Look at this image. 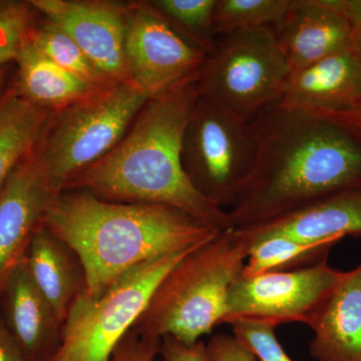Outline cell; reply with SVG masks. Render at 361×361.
Wrapping results in <instances>:
<instances>
[{
    "instance_id": "1",
    "label": "cell",
    "mask_w": 361,
    "mask_h": 361,
    "mask_svg": "<svg viewBox=\"0 0 361 361\" xmlns=\"http://www.w3.org/2000/svg\"><path fill=\"white\" fill-rule=\"evenodd\" d=\"M251 125L257 158L227 210L232 229L262 224L330 195L361 189V142L337 123L275 104Z\"/></svg>"
},
{
    "instance_id": "2",
    "label": "cell",
    "mask_w": 361,
    "mask_h": 361,
    "mask_svg": "<svg viewBox=\"0 0 361 361\" xmlns=\"http://www.w3.org/2000/svg\"><path fill=\"white\" fill-rule=\"evenodd\" d=\"M196 80L197 75L149 99L123 139L68 180L61 192L172 207L218 231L231 230L227 211L195 188L183 166V139L199 97Z\"/></svg>"
},
{
    "instance_id": "3",
    "label": "cell",
    "mask_w": 361,
    "mask_h": 361,
    "mask_svg": "<svg viewBox=\"0 0 361 361\" xmlns=\"http://www.w3.org/2000/svg\"><path fill=\"white\" fill-rule=\"evenodd\" d=\"M42 225L80 259L92 297L142 263L199 248L221 233L172 207L116 203L85 191L56 195Z\"/></svg>"
},
{
    "instance_id": "4",
    "label": "cell",
    "mask_w": 361,
    "mask_h": 361,
    "mask_svg": "<svg viewBox=\"0 0 361 361\" xmlns=\"http://www.w3.org/2000/svg\"><path fill=\"white\" fill-rule=\"evenodd\" d=\"M248 254L249 246L234 229L221 232L169 271L134 329L159 341L173 336L187 344L200 341L223 324L230 288Z\"/></svg>"
},
{
    "instance_id": "5",
    "label": "cell",
    "mask_w": 361,
    "mask_h": 361,
    "mask_svg": "<svg viewBox=\"0 0 361 361\" xmlns=\"http://www.w3.org/2000/svg\"><path fill=\"white\" fill-rule=\"evenodd\" d=\"M149 99L126 82L54 111L35 149L54 191L61 193L73 176L106 155Z\"/></svg>"
},
{
    "instance_id": "6",
    "label": "cell",
    "mask_w": 361,
    "mask_h": 361,
    "mask_svg": "<svg viewBox=\"0 0 361 361\" xmlns=\"http://www.w3.org/2000/svg\"><path fill=\"white\" fill-rule=\"evenodd\" d=\"M291 71L274 27L222 33L197 73L199 96L251 123L277 104Z\"/></svg>"
},
{
    "instance_id": "7",
    "label": "cell",
    "mask_w": 361,
    "mask_h": 361,
    "mask_svg": "<svg viewBox=\"0 0 361 361\" xmlns=\"http://www.w3.org/2000/svg\"><path fill=\"white\" fill-rule=\"evenodd\" d=\"M197 249L142 263L101 295H87L85 289L66 315L58 350L49 361H109L169 271Z\"/></svg>"
},
{
    "instance_id": "8",
    "label": "cell",
    "mask_w": 361,
    "mask_h": 361,
    "mask_svg": "<svg viewBox=\"0 0 361 361\" xmlns=\"http://www.w3.org/2000/svg\"><path fill=\"white\" fill-rule=\"evenodd\" d=\"M257 153L251 123L199 96L185 130L182 161L202 195L229 208L251 174Z\"/></svg>"
},
{
    "instance_id": "9",
    "label": "cell",
    "mask_w": 361,
    "mask_h": 361,
    "mask_svg": "<svg viewBox=\"0 0 361 361\" xmlns=\"http://www.w3.org/2000/svg\"><path fill=\"white\" fill-rule=\"evenodd\" d=\"M343 271L327 259L299 269L256 276L240 275L230 288L223 324L233 320H259L274 325H307L341 280Z\"/></svg>"
},
{
    "instance_id": "10",
    "label": "cell",
    "mask_w": 361,
    "mask_h": 361,
    "mask_svg": "<svg viewBox=\"0 0 361 361\" xmlns=\"http://www.w3.org/2000/svg\"><path fill=\"white\" fill-rule=\"evenodd\" d=\"M207 54L180 35L151 2L128 7L130 84L149 99L196 77Z\"/></svg>"
},
{
    "instance_id": "11",
    "label": "cell",
    "mask_w": 361,
    "mask_h": 361,
    "mask_svg": "<svg viewBox=\"0 0 361 361\" xmlns=\"http://www.w3.org/2000/svg\"><path fill=\"white\" fill-rule=\"evenodd\" d=\"M30 4L47 23L66 33L114 85L130 82L126 54L129 6L78 0Z\"/></svg>"
},
{
    "instance_id": "12",
    "label": "cell",
    "mask_w": 361,
    "mask_h": 361,
    "mask_svg": "<svg viewBox=\"0 0 361 361\" xmlns=\"http://www.w3.org/2000/svg\"><path fill=\"white\" fill-rule=\"evenodd\" d=\"M56 195L35 151L14 169L0 191V295L9 275L25 260Z\"/></svg>"
},
{
    "instance_id": "13",
    "label": "cell",
    "mask_w": 361,
    "mask_h": 361,
    "mask_svg": "<svg viewBox=\"0 0 361 361\" xmlns=\"http://www.w3.org/2000/svg\"><path fill=\"white\" fill-rule=\"evenodd\" d=\"M274 30L291 73L355 47L350 25L334 0H291Z\"/></svg>"
},
{
    "instance_id": "14",
    "label": "cell",
    "mask_w": 361,
    "mask_h": 361,
    "mask_svg": "<svg viewBox=\"0 0 361 361\" xmlns=\"http://www.w3.org/2000/svg\"><path fill=\"white\" fill-rule=\"evenodd\" d=\"M361 103V49L351 47L293 71L278 104L308 113H338Z\"/></svg>"
},
{
    "instance_id": "15",
    "label": "cell",
    "mask_w": 361,
    "mask_h": 361,
    "mask_svg": "<svg viewBox=\"0 0 361 361\" xmlns=\"http://www.w3.org/2000/svg\"><path fill=\"white\" fill-rule=\"evenodd\" d=\"M234 231L249 250L254 242L273 235L304 243L334 244L346 236H361V189L338 192L276 219Z\"/></svg>"
},
{
    "instance_id": "16",
    "label": "cell",
    "mask_w": 361,
    "mask_h": 361,
    "mask_svg": "<svg viewBox=\"0 0 361 361\" xmlns=\"http://www.w3.org/2000/svg\"><path fill=\"white\" fill-rule=\"evenodd\" d=\"M7 329L28 361H49L58 350L63 323L37 288L23 260L0 295Z\"/></svg>"
},
{
    "instance_id": "17",
    "label": "cell",
    "mask_w": 361,
    "mask_h": 361,
    "mask_svg": "<svg viewBox=\"0 0 361 361\" xmlns=\"http://www.w3.org/2000/svg\"><path fill=\"white\" fill-rule=\"evenodd\" d=\"M317 361H361V262L343 271L334 290L308 323Z\"/></svg>"
},
{
    "instance_id": "18",
    "label": "cell",
    "mask_w": 361,
    "mask_h": 361,
    "mask_svg": "<svg viewBox=\"0 0 361 361\" xmlns=\"http://www.w3.org/2000/svg\"><path fill=\"white\" fill-rule=\"evenodd\" d=\"M25 260L37 288L63 324L73 301L85 289L80 259L42 225L33 236Z\"/></svg>"
},
{
    "instance_id": "19",
    "label": "cell",
    "mask_w": 361,
    "mask_h": 361,
    "mask_svg": "<svg viewBox=\"0 0 361 361\" xmlns=\"http://www.w3.org/2000/svg\"><path fill=\"white\" fill-rule=\"evenodd\" d=\"M16 63L20 68L18 94L47 110H61L103 90L54 63L27 39V35Z\"/></svg>"
},
{
    "instance_id": "20",
    "label": "cell",
    "mask_w": 361,
    "mask_h": 361,
    "mask_svg": "<svg viewBox=\"0 0 361 361\" xmlns=\"http://www.w3.org/2000/svg\"><path fill=\"white\" fill-rule=\"evenodd\" d=\"M52 113L20 94L0 102V191L14 169L37 149Z\"/></svg>"
},
{
    "instance_id": "21",
    "label": "cell",
    "mask_w": 361,
    "mask_h": 361,
    "mask_svg": "<svg viewBox=\"0 0 361 361\" xmlns=\"http://www.w3.org/2000/svg\"><path fill=\"white\" fill-rule=\"evenodd\" d=\"M336 245L331 242L304 243L282 235L264 237L254 242L242 270V276L299 269L329 259Z\"/></svg>"
},
{
    "instance_id": "22",
    "label": "cell",
    "mask_w": 361,
    "mask_h": 361,
    "mask_svg": "<svg viewBox=\"0 0 361 361\" xmlns=\"http://www.w3.org/2000/svg\"><path fill=\"white\" fill-rule=\"evenodd\" d=\"M27 39L54 63L97 89L116 85L66 33L47 21L37 27H30Z\"/></svg>"
},
{
    "instance_id": "23",
    "label": "cell",
    "mask_w": 361,
    "mask_h": 361,
    "mask_svg": "<svg viewBox=\"0 0 361 361\" xmlns=\"http://www.w3.org/2000/svg\"><path fill=\"white\" fill-rule=\"evenodd\" d=\"M218 0H155L151 1L173 27L185 39L207 52L217 40L214 13Z\"/></svg>"
},
{
    "instance_id": "24",
    "label": "cell",
    "mask_w": 361,
    "mask_h": 361,
    "mask_svg": "<svg viewBox=\"0 0 361 361\" xmlns=\"http://www.w3.org/2000/svg\"><path fill=\"white\" fill-rule=\"evenodd\" d=\"M291 0H218L214 13L217 35L250 28L274 27Z\"/></svg>"
},
{
    "instance_id": "25",
    "label": "cell",
    "mask_w": 361,
    "mask_h": 361,
    "mask_svg": "<svg viewBox=\"0 0 361 361\" xmlns=\"http://www.w3.org/2000/svg\"><path fill=\"white\" fill-rule=\"evenodd\" d=\"M233 336L259 361H293L278 341L274 325L259 320L237 319L229 323Z\"/></svg>"
},
{
    "instance_id": "26",
    "label": "cell",
    "mask_w": 361,
    "mask_h": 361,
    "mask_svg": "<svg viewBox=\"0 0 361 361\" xmlns=\"http://www.w3.org/2000/svg\"><path fill=\"white\" fill-rule=\"evenodd\" d=\"M30 6L23 2L0 4V71L18 58L21 45L32 27Z\"/></svg>"
},
{
    "instance_id": "27",
    "label": "cell",
    "mask_w": 361,
    "mask_h": 361,
    "mask_svg": "<svg viewBox=\"0 0 361 361\" xmlns=\"http://www.w3.org/2000/svg\"><path fill=\"white\" fill-rule=\"evenodd\" d=\"M161 341L142 336L133 327L116 345L109 361H156Z\"/></svg>"
},
{
    "instance_id": "28",
    "label": "cell",
    "mask_w": 361,
    "mask_h": 361,
    "mask_svg": "<svg viewBox=\"0 0 361 361\" xmlns=\"http://www.w3.org/2000/svg\"><path fill=\"white\" fill-rule=\"evenodd\" d=\"M160 355L163 361H214L205 342L187 344L173 336L161 339Z\"/></svg>"
},
{
    "instance_id": "29",
    "label": "cell",
    "mask_w": 361,
    "mask_h": 361,
    "mask_svg": "<svg viewBox=\"0 0 361 361\" xmlns=\"http://www.w3.org/2000/svg\"><path fill=\"white\" fill-rule=\"evenodd\" d=\"M207 348L214 361H257L233 334H216L207 343Z\"/></svg>"
},
{
    "instance_id": "30",
    "label": "cell",
    "mask_w": 361,
    "mask_h": 361,
    "mask_svg": "<svg viewBox=\"0 0 361 361\" xmlns=\"http://www.w3.org/2000/svg\"><path fill=\"white\" fill-rule=\"evenodd\" d=\"M314 115L322 116L330 122L337 123L348 130L361 142V103L349 111H338V113H316Z\"/></svg>"
},
{
    "instance_id": "31",
    "label": "cell",
    "mask_w": 361,
    "mask_h": 361,
    "mask_svg": "<svg viewBox=\"0 0 361 361\" xmlns=\"http://www.w3.org/2000/svg\"><path fill=\"white\" fill-rule=\"evenodd\" d=\"M334 1L350 25L355 47L361 49V0H334Z\"/></svg>"
},
{
    "instance_id": "32",
    "label": "cell",
    "mask_w": 361,
    "mask_h": 361,
    "mask_svg": "<svg viewBox=\"0 0 361 361\" xmlns=\"http://www.w3.org/2000/svg\"><path fill=\"white\" fill-rule=\"evenodd\" d=\"M0 361H28L0 316Z\"/></svg>"
},
{
    "instance_id": "33",
    "label": "cell",
    "mask_w": 361,
    "mask_h": 361,
    "mask_svg": "<svg viewBox=\"0 0 361 361\" xmlns=\"http://www.w3.org/2000/svg\"><path fill=\"white\" fill-rule=\"evenodd\" d=\"M2 87H4V75L0 71V92H1Z\"/></svg>"
}]
</instances>
